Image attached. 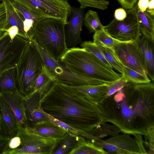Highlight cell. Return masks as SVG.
I'll list each match as a JSON object with an SVG mask.
<instances>
[{
  "label": "cell",
  "instance_id": "6da1fadb",
  "mask_svg": "<svg viewBox=\"0 0 154 154\" xmlns=\"http://www.w3.org/2000/svg\"><path fill=\"white\" fill-rule=\"evenodd\" d=\"M101 106L106 122L118 127L123 133L145 136L147 130L154 126V82H128Z\"/></svg>",
  "mask_w": 154,
  "mask_h": 154
},
{
  "label": "cell",
  "instance_id": "7a4b0ae2",
  "mask_svg": "<svg viewBox=\"0 0 154 154\" xmlns=\"http://www.w3.org/2000/svg\"><path fill=\"white\" fill-rule=\"evenodd\" d=\"M39 104L47 114L86 133L105 122L99 104L74 87L57 82L44 93Z\"/></svg>",
  "mask_w": 154,
  "mask_h": 154
},
{
  "label": "cell",
  "instance_id": "3957f363",
  "mask_svg": "<svg viewBox=\"0 0 154 154\" xmlns=\"http://www.w3.org/2000/svg\"><path fill=\"white\" fill-rule=\"evenodd\" d=\"M60 60L72 72L107 84L117 80L122 75L115 72L93 54L83 48H68Z\"/></svg>",
  "mask_w": 154,
  "mask_h": 154
},
{
  "label": "cell",
  "instance_id": "277c9868",
  "mask_svg": "<svg viewBox=\"0 0 154 154\" xmlns=\"http://www.w3.org/2000/svg\"><path fill=\"white\" fill-rule=\"evenodd\" d=\"M62 20L44 18L35 23L33 41L53 59L59 60L67 51L65 26Z\"/></svg>",
  "mask_w": 154,
  "mask_h": 154
},
{
  "label": "cell",
  "instance_id": "5b68a950",
  "mask_svg": "<svg viewBox=\"0 0 154 154\" xmlns=\"http://www.w3.org/2000/svg\"><path fill=\"white\" fill-rule=\"evenodd\" d=\"M43 66L35 45L29 41L16 67L17 89L24 98L34 92L35 82Z\"/></svg>",
  "mask_w": 154,
  "mask_h": 154
},
{
  "label": "cell",
  "instance_id": "8992f818",
  "mask_svg": "<svg viewBox=\"0 0 154 154\" xmlns=\"http://www.w3.org/2000/svg\"><path fill=\"white\" fill-rule=\"evenodd\" d=\"M34 43L41 55L44 66L55 81L74 87L107 84L101 81L82 76L72 72L60 60H55L40 46Z\"/></svg>",
  "mask_w": 154,
  "mask_h": 154
},
{
  "label": "cell",
  "instance_id": "52a82bcc",
  "mask_svg": "<svg viewBox=\"0 0 154 154\" xmlns=\"http://www.w3.org/2000/svg\"><path fill=\"white\" fill-rule=\"evenodd\" d=\"M39 17L60 19L66 24L71 7L66 0H11Z\"/></svg>",
  "mask_w": 154,
  "mask_h": 154
},
{
  "label": "cell",
  "instance_id": "ba28073f",
  "mask_svg": "<svg viewBox=\"0 0 154 154\" xmlns=\"http://www.w3.org/2000/svg\"><path fill=\"white\" fill-rule=\"evenodd\" d=\"M17 135L21 138L20 146L6 154H52L58 141L33 133L28 128H19Z\"/></svg>",
  "mask_w": 154,
  "mask_h": 154
},
{
  "label": "cell",
  "instance_id": "9c48e42d",
  "mask_svg": "<svg viewBox=\"0 0 154 154\" xmlns=\"http://www.w3.org/2000/svg\"><path fill=\"white\" fill-rule=\"evenodd\" d=\"M123 133L112 136L106 140H102L94 143L96 145L103 148L108 154H147L143 146L142 135Z\"/></svg>",
  "mask_w": 154,
  "mask_h": 154
},
{
  "label": "cell",
  "instance_id": "30bf717a",
  "mask_svg": "<svg viewBox=\"0 0 154 154\" xmlns=\"http://www.w3.org/2000/svg\"><path fill=\"white\" fill-rule=\"evenodd\" d=\"M126 18L122 21L113 19L104 29L112 37L121 42H138L141 36L135 5L128 9Z\"/></svg>",
  "mask_w": 154,
  "mask_h": 154
},
{
  "label": "cell",
  "instance_id": "8fae6325",
  "mask_svg": "<svg viewBox=\"0 0 154 154\" xmlns=\"http://www.w3.org/2000/svg\"><path fill=\"white\" fill-rule=\"evenodd\" d=\"M29 41L19 35L12 40L5 32L0 39V75L16 67Z\"/></svg>",
  "mask_w": 154,
  "mask_h": 154
},
{
  "label": "cell",
  "instance_id": "7c38bea8",
  "mask_svg": "<svg viewBox=\"0 0 154 154\" xmlns=\"http://www.w3.org/2000/svg\"><path fill=\"white\" fill-rule=\"evenodd\" d=\"M113 50L123 66L141 74L147 75L144 59L138 42H120L114 45Z\"/></svg>",
  "mask_w": 154,
  "mask_h": 154
},
{
  "label": "cell",
  "instance_id": "4fadbf2b",
  "mask_svg": "<svg viewBox=\"0 0 154 154\" xmlns=\"http://www.w3.org/2000/svg\"><path fill=\"white\" fill-rule=\"evenodd\" d=\"M84 9L71 7L69 11V20L65 26L66 43L68 48L75 47L83 42L81 38L83 23Z\"/></svg>",
  "mask_w": 154,
  "mask_h": 154
},
{
  "label": "cell",
  "instance_id": "5bb4252c",
  "mask_svg": "<svg viewBox=\"0 0 154 154\" xmlns=\"http://www.w3.org/2000/svg\"><path fill=\"white\" fill-rule=\"evenodd\" d=\"M0 96L6 103L14 114L19 128L27 129L29 125L27 120L24 98L19 92H3Z\"/></svg>",
  "mask_w": 154,
  "mask_h": 154
},
{
  "label": "cell",
  "instance_id": "9a60e30c",
  "mask_svg": "<svg viewBox=\"0 0 154 154\" xmlns=\"http://www.w3.org/2000/svg\"><path fill=\"white\" fill-rule=\"evenodd\" d=\"M0 108L1 130L4 135L10 138L16 136L19 129L18 123L8 106L0 96Z\"/></svg>",
  "mask_w": 154,
  "mask_h": 154
},
{
  "label": "cell",
  "instance_id": "2e32d148",
  "mask_svg": "<svg viewBox=\"0 0 154 154\" xmlns=\"http://www.w3.org/2000/svg\"><path fill=\"white\" fill-rule=\"evenodd\" d=\"M44 93L41 91H35L24 98L26 114L29 127L36 123L49 120L41 112L36 111L39 105L40 99Z\"/></svg>",
  "mask_w": 154,
  "mask_h": 154
},
{
  "label": "cell",
  "instance_id": "e0dca14e",
  "mask_svg": "<svg viewBox=\"0 0 154 154\" xmlns=\"http://www.w3.org/2000/svg\"><path fill=\"white\" fill-rule=\"evenodd\" d=\"M28 129L41 136L57 140L63 138L68 132L49 119L36 123Z\"/></svg>",
  "mask_w": 154,
  "mask_h": 154
},
{
  "label": "cell",
  "instance_id": "ac0fdd59",
  "mask_svg": "<svg viewBox=\"0 0 154 154\" xmlns=\"http://www.w3.org/2000/svg\"><path fill=\"white\" fill-rule=\"evenodd\" d=\"M138 43L144 59L147 75L154 81V42L144 36H140Z\"/></svg>",
  "mask_w": 154,
  "mask_h": 154
},
{
  "label": "cell",
  "instance_id": "d6986e66",
  "mask_svg": "<svg viewBox=\"0 0 154 154\" xmlns=\"http://www.w3.org/2000/svg\"><path fill=\"white\" fill-rule=\"evenodd\" d=\"M2 2L6 11V32L10 27L17 26L19 30L18 35L27 39L24 30L23 20L14 8L11 0H2Z\"/></svg>",
  "mask_w": 154,
  "mask_h": 154
},
{
  "label": "cell",
  "instance_id": "ffe728a7",
  "mask_svg": "<svg viewBox=\"0 0 154 154\" xmlns=\"http://www.w3.org/2000/svg\"><path fill=\"white\" fill-rule=\"evenodd\" d=\"M135 5L140 32L149 41L154 42V16L146 11H140L138 7L137 2Z\"/></svg>",
  "mask_w": 154,
  "mask_h": 154
},
{
  "label": "cell",
  "instance_id": "44dd1931",
  "mask_svg": "<svg viewBox=\"0 0 154 154\" xmlns=\"http://www.w3.org/2000/svg\"><path fill=\"white\" fill-rule=\"evenodd\" d=\"M108 84L73 87L85 93L93 103L98 104L106 98Z\"/></svg>",
  "mask_w": 154,
  "mask_h": 154
},
{
  "label": "cell",
  "instance_id": "7402d4cb",
  "mask_svg": "<svg viewBox=\"0 0 154 154\" xmlns=\"http://www.w3.org/2000/svg\"><path fill=\"white\" fill-rule=\"evenodd\" d=\"M84 138L68 131L58 141L52 154H69Z\"/></svg>",
  "mask_w": 154,
  "mask_h": 154
},
{
  "label": "cell",
  "instance_id": "603a6c76",
  "mask_svg": "<svg viewBox=\"0 0 154 154\" xmlns=\"http://www.w3.org/2000/svg\"><path fill=\"white\" fill-rule=\"evenodd\" d=\"M18 91L16 67L9 69L0 75V93Z\"/></svg>",
  "mask_w": 154,
  "mask_h": 154
},
{
  "label": "cell",
  "instance_id": "cb8c5ba5",
  "mask_svg": "<svg viewBox=\"0 0 154 154\" xmlns=\"http://www.w3.org/2000/svg\"><path fill=\"white\" fill-rule=\"evenodd\" d=\"M107 153L90 141L83 138L69 154H106Z\"/></svg>",
  "mask_w": 154,
  "mask_h": 154
},
{
  "label": "cell",
  "instance_id": "d4e9b609",
  "mask_svg": "<svg viewBox=\"0 0 154 154\" xmlns=\"http://www.w3.org/2000/svg\"><path fill=\"white\" fill-rule=\"evenodd\" d=\"M37 110L41 112L49 120L60 126L69 132L82 136L93 143L96 141L97 140V138L94 137L90 133H86L73 128L52 117L44 112L40 106L38 107Z\"/></svg>",
  "mask_w": 154,
  "mask_h": 154
},
{
  "label": "cell",
  "instance_id": "484cf974",
  "mask_svg": "<svg viewBox=\"0 0 154 154\" xmlns=\"http://www.w3.org/2000/svg\"><path fill=\"white\" fill-rule=\"evenodd\" d=\"M121 132L120 129L116 125L105 122L96 127L89 133L95 138L101 139L108 136H116Z\"/></svg>",
  "mask_w": 154,
  "mask_h": 154
},
{
  "label": "cell",
  "instance_id": "4316f807",
  "mask_svg": "<svg viewBox=\"0 0 154 154\" xmlns=\"http://www.w3.org/2000/svg\"><path fill=\"white\" fill-rule=\"evenodd\" d=\"M84 24L90 33H95L104 28L101 23L98 13L96 11L89 10L84 17Z\"/></svg>",
  "mask_w": 154,
  "mask_h": 154
},
{
  "label": "cell",
  "instance_id": "83f0119b",
  "mask_svg": "<svg viewBox=\"0 0 154 154\" xmlns=\"http://www.w3.org/2000/svg\"><path fill=\"white\" fill-rule=\"evenodd\" d=\"M93 42L100 47H105L113 50L114 45L121 42L110 36L104 28L94 33Z\"/></svg>",
  "mask_w": 154,
  "mask_h": 154
},
{
  "label": "cell",
  "instance_id": "f1b7e54d",
  "mask_svg": "<svg viewBox=\"0 0 154 154\" xmlns=\"http://www.w3.org/2000/svg\"><path fill=\"white\" fill-rule=\"evenodd\" d=\"M54 81L44 65L42 71L35 82L34 92L39 91L45 93Z\"/></svg>",
  "mask_w": 154,
  "mask_h": 154
},
{
  "label": "cell",
  "instance_id": "f546056e",
  "mask_svg": "<svg viewBox=\"0 0 154 154\" xmlns=\"http://www.w3.org/2000/svg\"><path fill=\"white\" fill-rule=\"evenodd\" d=\"M123 75L128 82L135 84H146L151 82L147 75L141 74L125 66H123Z\"/></svg>",
  "mask_w": 154,
  "mask_h": 154
},
{
  "label": "cell",
  "instance_id": "4dcf8cb0",
  "mask_svg": "<svg viewBox=\"0 0 154 154\" xmlns=\"http://www.w3.org/2000/svg\"><path fill=\"white\" fill-rule=\"evenodd\" d=\"M81 46L82 48H85L93 54L108 66L112 69H113L103 54L101 47L98 46L93 42L91 41L83 42L81 44Z\"/></svg>",
  "mask_w": 154,
  "mask_h": 154
},
{
  "label": "cell",
  "instance_id": "1f68e13d",
  "mask_svg": "<svg viewBox=\"0 0 154 154\" xmlns=\"http://www.w3.org/2000/svg\"><path fill=\"white\" fill-rule=\"evenodd\" d=\"M101 48L106 58L113 68L123 75L124 73L123 66L116 57L113 50L105 47H101Z\"/></svg>",
  "mask_w": 154,
  "mask_h": 154
},
{
  "label": "cell",
  "instance_id": "d6a6232c",
  "mask_svg": "<svg viewBox=\"0 0 154 154\" xmlns=\"http://www.w3.org/2000/svg\"><path fill=\"white\" fill-rule=\"evenodd\" d=\"M80 4V8L85 9L87 7L95 8L104 10L108 8L109 2L106 0H77Z\"/></svg>",
  "mask_w": 154,
  "mask_h": 154
},
{
  "label": "cell",
  "instance_id": "836d02e7",
  "mask_svg": "<svg viewBox=\"0 0 154 154\" xmlns=\"http://www.w3.org/2000/svg\"><path fill=\"white\" fill-rule=\"evenodd\" d=\"M128 82L122 75L121 78L114 82L107 85V91L106 98L114 94L125 86Z\"/></svg>",
  "mask_w": 154,
  "mask_h": 154
},
{
  "label": "cell",
  "instance_id": "e575fe53",
  "mask_svg": "<svg viewBox=\"0 0 154 154\" xmlns=\"http://www.w3.org/2000/svg\"><path fill=\"white\" fill-rule=\"evenodd\" d=\"M13 5L18 13L23 20H32L35 21L43 18L38 17L31 13L20 4L11 1Z\"/></svg>",
  "mask_w": 154,
  "mask_h": 154
},
{
  "label": "cell",
  "instance_id": "d590c367",
  "mask_svg": "<svg viewBox=\"0 0 154 154\" xmlns=\"http://www.w3.org/2000/svg\"><path fill=\"white\" fill-rule=\"evenodd\" d=\"M6 11L3 2L0 3V32H6Z\"/></svg>",
  "mask_w": 154,
  "mask_h": 154
},
{
  "label": "cell",
  "instance_id": "8d00e7d4",
  "mask_svg": "<svg viewBox=\"0 0 154 154\" xmlns=\"http://www.w3.org/2000/svg\"><path fill=\"white\" fill-rule=\"evenodd\" d=\"M10 139L6 136L0 135V154H6L8 150V144Z\"/></svg>",
  "mask_w": 154,
  "mask_h": 154
},
{
  "label": "cell",
  "instance_id": "74e56055",
  "mask_svg": "<svg viewBox=\"0 0 154 154\" xmlns=\"http://www.w3.org/2000/svg\"><path fill=\"white\" fill-rule=\"evenodd\" d=\"M21 143L20 137L18 135L10 138L9 140L8 147L9 151L15 149L20 147Z\"/></svg>",
  "mask_w": 154,
  "mask_h": 154
},
{
  "label": "cell",
  "instance_id": "f35d334b",
  "mask_svg": "<svg viewBox=\"0 0 154 154\" xmlns=\"http://www.w3.org/2000/svg\"><path fill=\"white\" fill-rule=\"evenodd\" d=\"M127 13L123 8H119L116 9L114 13L115 19L118 21H122L126 17Z\"/></svg>",
  "mask_w": 154,
  "mask_h": 154
},
{
  "label": "cell",
  "instance_id": "ab89813d",
  "mask_svg": "<svg viewBox=\"0 0 154 154\" xmlns=\"http://www.w3.org/2000/svg\"><path fill=\"white\" fill-rule=\"evenodd\" d=\"M123 8L130 9L133 8L138 0H116Z\"/></svg>",
  "mask_w": 154,
  "mask_h": 154
},
{
  "label": "cell",
  "instance_id": "60d3db41",
  "mask_svg": "<svg viewBox=\"0 0 154 154\" xmlns=\"http://www.w3.org/2000/svg\"><path fill=\"white\" fill-rule=\"evenodd\" d=\"M6 32H8V35L12 40L19 34L18 28L16 26H12L10 27Z\"/></svg>",
  "mask_w": 154,
  "mask_h": 154
},
{
  "label": "cell",
  "instance_id": "b9f144b4",
  "mask_svg": "<svg viewBox=\"0 0 154 154\" xmlns=\"http://www.w3.org/2000/svg\"><path fill=\"white\" fill-rule=\"evenodd\" d=\"M149 0H139L137 2V6L139 10L142 12L146 11L148 8Z\"/></svg>",
  "mask_w": 154,
  "mask_h": 154
},
{
  "label": "cell",
  "instance_id": "7bdbcfd3",
  "mask_svg": "<svg viewBox=\"0 0 154 154\" xmlns=\"http://www.w3.org/2000/svg\"><path fill=\"white\" fill-rule=\"evenodd\" d=\"M146 11L151 15L154 16V0H149Z\"/></svg>",
  "mask_w": 154,
  "mask_h": 154
},
{
  "label": "cell",
  "instance_id": "ee69618b",
  "mask_svg": "<svg viewBox=\"0 0 154 154\" xmlns=\"http://www.w3.org/2000/svg\"><path fill=\"white\" fill-rule=\"evenodd\" d=\"M5 32L1 31L0 32V39L4 35L5 33Z\"/></svg>",
  "mask_w": 154,
  "mask_h": 154
},
{
  "label": "cell",
  "instance_id": "f6af8a7d",
  "mask_svg": "<svg viewBox=\"0 0 154 154\" xmlns=\"http://www.w3.org/2000/svg\"><path fill=\"white\" fill-rule=\"evenodd\" d=\"M1 114L0 112V131L1 130Z\"/></svg>",
  "mask_w": 154,
  "mask_h": 154
},
{
  "label": "cell",
  "instance_id": "bcb514c9",
  "mask_svg": "<svg viewBox=\"0 0 154 154\" xmlns=\"http://www.w3.org/2000/svg\"><path fill=\"white\" fill-rule=\"evenodd\" d=\"M2 0H0V2H2Z\"/></svg>",
  "mask_w": 154,
  "mask_h": 154
}]
</instances>
